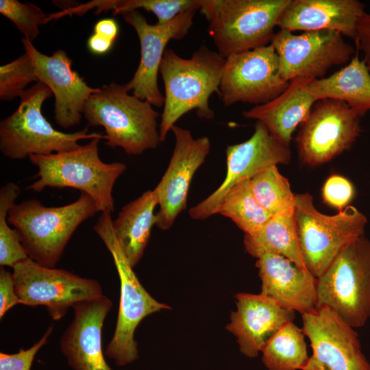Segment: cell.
<instances>
[{
  "label": "cell",
  "mask_w": 370,
  "mask_h": 370,
  "mask_svg": "<svg viewBox=\"0 0 370 370\" xmlns=\"http://www.w3.org/2000/svg\"><path fill=\"white\" fill-rule=\"evenodd\" d=\"M225 58L218 51L201 45L190 58L173 49L164 51L160 67L164 86V103L159 125L161 142L185 114L196 110L200 119H211L214 113L208 101L219 86Z\"/></svg>",
  "instance_id": "1"
},
{
  "label": "cell",
  "mask_w": 370,
  "mask_h": 370,
  "mask_svg": "<svg viewBox=\"0 0 370 370\" xmlns=\"http://www.w3.org/2000/svg\"><path fill=\"white\" fill-rule=\"evenodd\" d=\"M129 91L126 84L115 82L98 88L86 102L83 116L89 125L104 128L107 146L135 156L156 149L161 142L160 114Z\"/></svg>",
  "instance_id": "2"
},
{
  "label": "cell",
  "mask_w": 370,
  "mask_h": 370,
  "mask_svg": "<svg viewBox=\"0 0 370 370\" xmlns=\"http://www.w3.org/2000/svg\"><path fill=\"white\" fill-rule=\"evenodd\" d=\"M100 140L90 139L87 144L69 151L30 156V162L38 171L37 180L27 189L40 192L47 187L73 188L88 195L98 212H113V188L126 166L121 162H103L99 156Z\"/></svg>",
  "instance_id": "3"
},
{
  "label": "cell",
  "mask_w": 370,
  "mask_h": 370,
  "mask_svg": "<svg viewBox=\"0 0 370 370\" xmlns=\"http://www.w3.org/2000/svg\"><path fill=\"white\" fill-rule=\"evenodd\" d=\"M97 212L93 200L81 193L76 201L62 206H45L37 199L15 204L8 222L17 231L29 258L54 268L77 227Z\"/></svg>",
  "instance_id": "4"
},
{
  "label": "cell",
  "mask_w": 370,
  "mask_h": 370,
  "mask_svg": "<svg viewBox=\"0 0 370 370\" xmlns=\"http://www.w3.org/2000/svg\"><path fill=\"white\" fill-rule=\"evenodd\" d=\"M45 84L38 82L20 97L16 110L0 123V150L12 160L32 155L46 156L78 148L84 139H105L99 133H88V127L65 133L53 127L42 112L44 102L52 96Z\"/></svg>",
  "instance_id": "5"
},
{
  "label": "cell",
  "mask_w": 370,
  "mask_h": 370,
  "mask_svg": "<svg viewBox=\"0 0 370 370\" xmlns=\"http://www.w3.org/2000/svg\"><path fill=\"white\" fill-rule=\"evenodd\" d=\"M291 0H202L208 32L225 58L271 43Z\"/></svg>",
  "instance_id": "6"
},
{
  "label": "cell",
  "mask_w": 370,
  "mask_h": 370,
  "mask_svg": "<svg viewBox=\"0 0 370 370\" xmlns=\"http://www.w3.org/2000/svg\"><path fill=\"white\" fill-rule=\"evenodd\" d=\"M327 307L354 328L370 318V241L347 245L317 278V306Z\"/></svg>",
  "instance_id": "7"
},
{
  "label": "cell",
  "mask_w": 370,
  "mask_h": 370,
  "mask_svg": "<svg viewBox=\"0 0 370 370\" xmlns=\"http://www.w3.org/2000/svg\"><path fill=\"white\" fill-rule=\"evenodd\" d=\"M295 198L302 257L308 271L319 278L347 245L364 235L367 219L353 206L327 215L315 208L309 193L296 194Z\"/></svg>",
  "instance_id": "8"
},
{
  "label": "cell",
  "mask_w": 370,
  "mask_h": 370,
  "mask_svg": "<svg viewBox=\"0 0 370 370\" xmlns=\"http://www.w3.org/2000/svg\"><path fill=\"white\" fill-rule=\"evenodd\" d=\"M111 214L103 212L93 230L111 254L121 283L120 303L116 325L105 354L118 366L135 361L137 343L134 335L140 322L147 316L169 306L153 299L143 288L130 264L114 236Z\"/></svg>",
  "instance_id": "9"
},
{
  "label": "cell",
  "mask_w": 370,
  "mask_h": 370,
  "mask_svg": "<svg viewBox=\"0 0 370 370\" xmlns=\"http://www.w3.org/2000/svg\"><path fill=\"white\" fill-rule=\"evenodd\" d=\"M15 292L20 303L45 306L52 319L64 317L77 303L102 296L101 284L64 269L49 268L27 258L13 267Z\"/></svg>",
  "instance_id": "10"
},
{
  "label": "cell",
  "mask_w": 370,
  "mask_h": 370,
  "mask_svg": "<svg viewBox=\"0 0 370 370\" xmlns=\"http://www.w3.org/2000/svg\"><path fill=\"white\" fill-rule=\"evenodd\" d=\"M270 44L278 57L279 75L288 82L298 77L322 78L332 66L350 61L354 53L341 33L328 29L300 34L280 29Z\"/></svg>",
  "instance_id": "11"
},
{
  "label": "cell",
  "mask_w": 370,
  "mask_h": 370,
  "mask_svg": "<svg viewBox=\"0 0 370 370\" xmlns=\"http://www.w3.org/2000/svg\"><path fill=\"white\" fill-rule=\"evenodd\" d=\"M360 118L343 101H316L296 138L301 161L317 166L349 149L361 130Z\"/></svg>",
  "instance_id": "12"
},
{
  "label": "cell",
  "mask_w": 370,
  "mask_h": 370,
  "mask_svg": "<svg viewBox=\"0 0 370 370\" xmlns=\"http://www.w3.org/2000/svg\"><path fill=\"white\" fill-rule=\"evenodd\" d=\"M288 84L279 75L278 57L269 44L225 58L219 95L227 107L238 102L258 106L280 95Z\"/></svg>",
  "instance_id": "13"
},
{
  "label": "cell",
  "mask_w": 370,
  "mask_h": 370,
  "mask_svg": "<svg viewBox=\"0 0 370 370\" xmlns=\"http://www.w3.org/2000/svg\"><path fill=\"white\" fill-rule=\"evenodd\" d=\"M312 354L302 370H370L355 328L327 307L301 314Z\"/></svg>",
  "instance_id": "14"
},
{
  "label": "cell",
  "mask_w": 370,
  "mask_h": 370,
  "mask_svg": "<svg viewBox=\"0 0 370 370\" xmlns=\"http://www.w3.org/2000/svg\"><path fill=\"white\" fill-rule=\"evenodd\" d=\"M196 11L184 12L165 25L149 24L138 10L123 14L126 23L135 29L140 46L138 66L126 83L133 95L154 107L164 106V97L158 87V75L166 45L171 40L182 39L188 34Z\"/></svg>",
  "instance_id": "15"
},
{
  "label": "cell",
  "mask_w": 370,
  "mask_h": 370,
  "mask_svg": "<svg viewBox=\"0 0 370 370\" xmlns=\"http://www.w3.org/2000/svg\"><path fill=\"white\" fill-rule=\"evenodd\" d=\"M290 160L289 147L275 138L266 126L257 121L254 132L248 140L227 146L224 180L212 194L190 209V217L203 220L216 214L223 197L233 186L250 180L267 167L286 164Z\"/></svg>",
  "instance_id": "16"
},
{
  "label": "cell",
  "mask_w": 370,
  "mask_h": 370,
  "mask_svg": "<svg viewBox=\"0 0 370 370\" xmlns=\"http://www.w3.org/2000/svg\"><path fill=\"white\" fill-rule=\"evenodd\" d=\"M171 131L175 136L173 153L166 171L153 189L160 207L156 214V225L162 230H169L186 209L192 179L210 149L208 136L194 138L188 130L176 125Z\"/></svg>",
  "instance_id": "17"
},
{
  "label": "cell",
  "mask_w": 370,
  "mask_h": 370,
  "mask_svg": "<svg viewBox=\"0 0 370 370\" xmlns=\"http://www.w3.org/2000/svg\"><path fill=\"white\" fill-rule=\"evenodd\" d=\"M25 52L32 60L38 82L47 86L55 97V120L63 128L80 122L84 106L96 92L72 69V60L65 51L58 49L51 56L40 52L27 38L21 40Z\"/></svg>",
  "instance_id": "18"
},
{
  "label": "cell",
  "mask_w": 370,
  "mask_h": 370,
  "mask_svg": "<svg viewBox=\"0 0 370 370\" xmlns=\"http://www.w3.org/2000/svg\"><path fill=\"white\" fill-rule=\"evenodd\" d=\"M112 306L103 295L72 307L74 317L60 338V350L73 370H112L102 349V327Z\"/></svg>",
  "instance_id": "19"
},
{
  "label": "cell",
  "mask_w": 370,
  "mask_h": 370,
  "mask_svg": "<svg viewBox=\"0 0 370 370\" xmlns=\"http://www.w3.org/2000/svg\"><path fill=\"white\" fill-rule=\"evenodd\" d=\"M236 310L226 329L237 338L240 352L256 357L270 337L284 324L293 321L295 312L262 293H239Z\"/></svg>",
  "instance_id": "20"
},
{
  "label": "cell",
  "mask_w": 370,
  "mask_h": 370,
  "mask_svg": "<svg viewBox=\"0 0 370 370\" xmlns=\"http://www.w3.org/2000/svg\"><path fill=\"white\" fill-rule=\"evenodd\" d=\"M256 266L262 282L261 293L301 314L316 309L317 278L308 270L273 253L260 255Z\"/></svg>",
  "instance_id": "21"
},
{
  "label": "cell",
  "mask_w": 370,
  "mask_h": 370,
  "mask_svg": "<svg viewBox=\"0 0 370 370\" xmlns=\"http://www.w3.org/2000/svg\"><path fill=\"white\" fill-rule=\"evenodd\" d=\"M365 5L358 0H291L277 24L288 32L333 30L356 41Z\"/></svg>",
  "instance_id": "22"
},
{
  "label": "cell",
  "mask_w": 370,
  "mask_h": 370,
  "mask_svg": "<svg viewBox=\"0 0 370 370\" xmlns=\"http://www.w3.org/2000/svg\"><path fill=\"white\" fill-rule=\"evenodd\" d=\"M311 80L298 77L290 81L287 88L280 95L266 103L243 111V116L262 123L275 138L289 147L293 132L305 121L317 101L306 90V85Z\"/></svg>",
  "instance_id": "23"
},
{
  "label": "cell",
  "mask_w": 370,
  "mask_h": 370,
  "mask_svg": "<svg viewBox=\"0 0 370 370\" xmlns=\"http://www.w3.org/2000/svg\"><path fill=\"white\" fill-rule=\"evenodd\" d=\"M156 206L158 201L156 192L153 189L147 190L124 206L112 221L119 247L133 268L141 259L156 225Z\"/></svg>",
  "instance_id": "24"
},
{
  "label": "cell",
  "mask_w": 370,
  "mask_h": 370,
  "mask_svg": "<svg viewBox=\"0 0 370 370\" xmlns=\"http://www.w3.org/2000/svg\"><path fill=\"white\" fill-rule=\"evenodd\" d=\"M306 90L317 101H343L360 117L370 110V71L358 55L332 75L310 81Z\"/></svg>",
  "instance_id": "25"
},
{
  "label": "cell",
  "mask_w": 370,
  "mask_h": 370,
  "mask_svg": "<svg viewBox=\"0 0 370 370\" xmlns=\"http://www.w3.org/2000/svg\"><path fill=\"white\" fill-rule=\"evenodd\" d=\"M247 253L255 258L264 253L283 256L306 269L300 249L295 213L273 216L259 230L244 235Z\"/></svg>",
  "instance_id": "26"
},
{
  "label": "cell",
  "mask_w": 370,
  "mask_h": 370,
  "mask_svg": "<svg viewBox=\"0 0 370 370\" xmlns=\"http://www.w3.org/2000/svg\"><path fill=\"white\" fill-rule=\"evenodd\" d=\"M202 0H93L86 3L75 4L61 11V16L82 15L91 9L99 14L112 10L114 15L144 9L158 18V25H165L184 12L199 10Z\"/></svg>",
  "instance_id": "27"
},
{
  "label": "cell",
  "mask_w": 370,
  "mask_h": 370,
  "mask_svg": "<svg viewBox=\"0 0 370 370\" xmlns=\"http://www.w3.org/2000/svg\"><path fill=\"white\" fill-rule=\"evenodd\" d=\"M304 336L302 329L293 321L282 325L261 350L266 367L269 370H302L309 358Z\"/></svg>",
  "instance_id": "28"
},
{
  "label": "cell",
  "mask_w": 370,
  "mask_h": 370,
  "mask_svg": "<svg viewBox=\"0 0 370 370\" xmlns=\"http://www.w3.org/2000/svg\"><path fill=\"white\" fill-rule=\"evenodd\" d=\"M216 214L230 218L245 234L257 232L272 217L255 197L250 180L233 186L223 197Z\"/></svg>",
  "instance_id": "29"
},
{
  "label": "cell",
  "mask_w": 370,
  "mask_h": 370,
  "mask_svg": "<svg viewBox=\"0 0 370 370\" xmlns=\"http://www.w3.org/2000/svg\"><path fill=\"white\" fill-rule=\"evenodd\" d=\"M250 182L255 197L272 217L295 213V195L277 166L259 171L250 179Z\"/></svg>",
  "instance_id": "30"
},
{
  "label": "cell",
  "mask_w": 370,
  "mask_h": 370,
  "mask_svg": "<svg viewBox=\"0 0 370 370\" xmlns=\"http://www.w3.org/2000/svg\"><path fill=\"white\" fill-rule=\"evenodd\" d=\"M20 193L19 187L9 182L0 190V264L13 267L29 258L15 229L8 225V214Z\"/></svg>",
  "instance_id": "31"
},
{
  "label": "cell",
  "mask_w": 370,
  "mask_h": 370,
  "mask_svg": "<svg viewBox=\"0 0 370 370\" xmlns=\"http://www.w3.org/2000/svg\"><path fill=\"white\" fill-rule=\"evenodd\" d=\"M32 82H38L30 56L25 52L14 60L0 66V99L10 101L21 97Z\"/></svg>",
  "instance_id": "32"
},
{
  "label": "cell",
  "mask_w": 370,
  "mask_h": 370,
  "mask_svg": "<svg viewBox=\"0 0 370 370\" xmlns=\"http://www.w3.org/2000/svg\"><path fill=\"white\" fill-rule=\"evenodd\" d=\"M0 13L10 19L32 42L39 34V26L49 23V14L34 3L17 0H1Z\"/></svg>",
  "instance_id": "33"
},
{
  "label": "cell",
  "mask_w": 370,
  "mask_h": 370,
  "mask_svg": "<svg viewBox=\"0 0 370 370\" xmlns=\"http://www.w3.org/2000/svg\"><path fill=\"white\" fill-rule=\"evenodd\" d=\"M322 196L328 205L341 210L347 206L354 196V188L351 182L339 175H332L325 182Z\"/></svg>",
  "instance_id": "34"
},
{
  "label": "cell",
  "mask_w": 370,
  "mask_h": 370,
  "mask_svg": "<svg viewBox=\"0 0 370 370\" xmlns=\"http://www.w3.org/2000/svg\"><path fill=\"white\" fill-rule=\"evenodd\" d=\"M119 34V25L113 18H103L94 26L92 34L87 40L90 52L101 56L107 53L112 47Z\"/></svg>",
  "instance_id": "35"
},
{
  "label": "cell",
  "mask_w": 370,
  "mask_h": 370,
  "mask_svg": "<svg viewBox=\"0 0 370 370\" xmlns=\"http://www.w3.org/2000/svg\"><path fill=\"white\" fill-rule=\"evenodd\" d=\"M53 328L52 325L49 327L42 338L29 349H21L13 354L1 352L0 370H30L36 354L47 343Z\"/></svg>",
  "instance_id": "36"
},
{
  "label": "cell",
  "mask_w": 370,
  "mask_h": 370,
  "mask_svg": "<svg viewBox=\"0 0 370 370\" xmlns=\"http://www.w3.org/2000/svg\"><path fill=\"white\" fill-rule=\"evenodd\" d=\"M21 304L17 297L12 273L5 270L3 267L0 269V318L15 305Z\"/></svg>",
  "instance_id": "37"
},
{
  "label": "cell",
  "mask_w": 370,
  "mask_h": 370,
  "mask_svg": "<svg viewBox=\"0 0 370 370\" xmlns=\"http://www.w3.org/2000/svg\"><path fill=\"white\" fill-rule=\"evenodd\" d=\"M355 43L362 51V60L370 71V13L365 12L358 19Z\"/></svg>",
  "instance_id": "38"
}]
</instances>
